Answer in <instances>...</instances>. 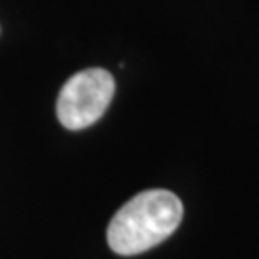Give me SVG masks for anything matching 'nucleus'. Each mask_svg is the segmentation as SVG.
<instances>
[{"mask_svg": "<svg viewBox=\"0 0 259 259\" xmlns=\"http://www.w3.org/2000/svg\"><path fill=\"white\" fill-rule=\"evenodd\" d=\"M183 221V204L169 190H146L121 207L108 227V244L119 255H137L167 240Z\"/></svg>", "mask_w": 259, "mask_h": 259, "instance_id": "f257e3e1", "label": "nucleus"}, {"mask_svg": "<svg viewBox=\"0 0 259 259\" xmlns=\"http://www.w3.org/2000/svg\"><path fill=\"white\" fill-rule=\"evenodd\" d=\"M115 93V81L110 71L91 67L75 73L62 87L56 113L62 127L81 131L94 125L102 117Z\"/></svg>", "mask_w": 259, "mask_h": 259, "instance_id": "f03ea898", "label": "nucleus"}]
</instances>
